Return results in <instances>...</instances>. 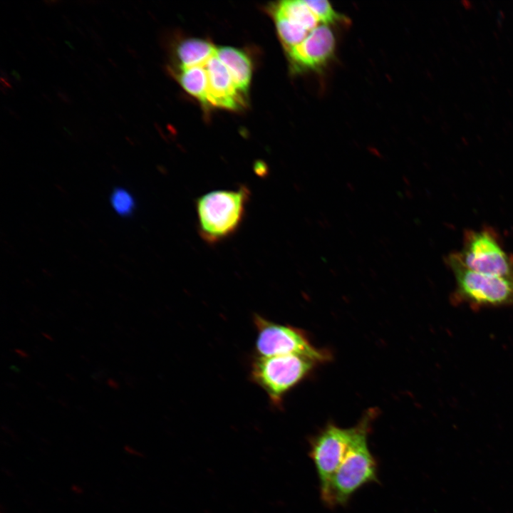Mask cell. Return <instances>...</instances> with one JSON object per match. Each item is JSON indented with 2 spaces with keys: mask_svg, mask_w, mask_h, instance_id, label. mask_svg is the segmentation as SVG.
Here are the masks:
<instances>
[{
  "mask_svg": "<svg viewBox=\"0 0 513 513\" xmlns=\"http://www.w3.org/2000/svg\"><path fill=\"white\" fill-rule=\"evenodd\" d=\"M377 415L375 409L363 415L361 429L338 468L331 477L326 491L321 494L325 504L330 507L343 506L365 484L378 482V466L371 453L368 437Z\"/></svg>",
  "mask_w": 513,
  "mask_h": 513,
  "instance_id": "1",
  "label": "cell"
},
{
  "mask_svg": "<svg viewBox=\"0 0 513 513\" xmlns=\"http://www.w3.org/2000/svg\"><path fill=\"white\" fill-rule=\"evenodd\" d=\"M250 192L245 186L236 190H214L196 201L199 232L209 243L232 235L243 221Z\"/></svg>",
  "mask_w": 513,
  "mask_h": 513,
  "instance_id": "2",
  "label": "cell"
},
{
  "mask_svg": "<svg viewBox=\"0 0 513 513\" xmlns=\"http://www.w3.org/2000/svg\"><path fill=\"white\" fill-rule=\"evenodd\" d=\"M445 260L455 281L452 302L477 309L513 306V276H497L473 271L462 264L455 252Z\"/></svg>",
  "mask_w": 513,
  "mask_h": 513,
  "instance_id": "3",
  "label": "cell"
},
{
  "mask_svg": "<svg viewBox=\"0 0 513 513\" xmlns=\"http://www.w3.org/2000/svg\"><path fill=\"white\" fill-rule=\"evenodd\" d=\"M249 364L251 382L261 388L275 408H281L285 395L302 382L318 364L306 356L290 354L252 356Z\"/></svg>",
  "mask_w": 513,
  "mask_h": 513,
  "instance_id": "4",
  "label": "cell"
},
{
  "mask_svg": "<svg viewBox=\"0 0 513 513\" xmlns=\"http://www.w3.org/2000/svg\"><path fill=\"white\" fill-rule=\"evenodd\" d=\"M253 323L256 331L254 355L270 357L296 354L317 363L331 359L330 352L315 347L300 328L273 322L258 314L253 315Z\"/></svg>",
  "mask_w": 513,
  "mask_h": 513,
  "instance_id": "5",
  "label": "cell"
},
{
  "mask_svg": "<svg viewBox=\"0 0 513 513\" xmlns=\"http://www.w3.org/2000/svg\"><path fill=\"white\" fill-rule=\"evenodd\" d=\"M455 253L462 264L473 271L497 276H513V255L504 249L491 228L467 230L462 249Z\"/></svg>",
  "mask_w": 513,
  "mask_h": 513,
  "instance_id": "6",
  "label": "cell"
},
{
  "mask_svg": "<svg viewBox=\"0 0 513 513\" xmlns=\"http://www.w3.org/2000/svg\"><path fill=\"white\" fill-rule=\"evenodd\" d=\"M361 422L351 428H341L328 423L310 441L309 455L316 470L320 494L328 487L351 444L361 429Z\"/></svg>",
  "mask_w": 513,
  "mask_h": 513,
  "instance_id": "7",
  "label": "cell"
},
{
  "mask_svg": "<svg viewBox=\"0 0 513 513\" xmlns=\"http://www.w3.org/2000/svg\"><path fill=\"white\" fill-rule=\"evenodd\" d=\"M336 48V38L331 27L321 24L286 53L294 72H317L331 61Z\"/></svg>",
  "mask_w": 513,
  "mask_h": 513,
  "instance_id": "8",
  "label": "cell"
},
{
  "mask_svg": "<svg viewBox=\"0 0 513 513\" xmlns=\"http://www.w3.org/2000/svg\"><path fill=\"white\" fill-rule=\"evenodd\" d=\"M207 72V103L213 106L236 109L242 104L239 91L224 63L215 55L204 66Z\"/></svg>",
  "mask_w": 513,
  "mask_h": 513,
  "instance_id": "9",
  "label": "cell"
},
{
  "mask_svg": "<svg viewBox=\"0 0 513 513\" xmlns=\"http://www.w3.org/2000/svg\"><path fill=\"white\" fill-rule=\"evenodd\" d=\"M216 56L228 69L238 90L247 92L252 76L251 61L248 56L230 46L217 48Z\"/></svg>",
  "mask_w": 513,
  "mask_h": 513,
  "instance_id": "10",
  "label": "cell"
},
{
  "mask_svg": "<svg viewBox=\"0 0 513 513\" xmlns=\"http://www.w3.org/2000/svg\"><path fill=\"white\" fill-rule=\"evenodd\" d=\"M216 53L217 48L210 42L198 38L186 39L177 48L182 68L204 66Z\"/></svg>",
  "mask_w": 513,
  "mask_h": 513,
  "instance_id": "11",
  "label": "cell"
},
{
  "mask_svg": "<svg viewBox=\"0 0 513 513\" xmlns=\"http://www.w3.org/2000/svg\"><path fill=\"white\" fill-rule=\"evenodd\" d=\"M275 9L309 32L321 25L305 0L282 1L279 2Z\"/></svg>",
  "mask_w": 513,
  "mask_h": 513,
  "instance_id": "12",
  "label": "cell"
},
{
  "mask_svg": "<svg viewBox=\"0 0 513 513\" xmlns=\"http://www.w3.org/2000/svg\"><path fill=\"white\" fill-rule=\"evenodd\" d=\"M180 81L188 93L207 104L208 76L204 66L182 68Z\"/></svg>",
  "mask_w": 513,
  "mask_h": 513,
  "instance_id": "13",
  "label": "cell"
},
{
  "mask_svg": "<svg viewBox=\"0 0 513 513\" xmlns=\"http://www.w3.org/2000/svg\"><path fill=\"white\" fill-rule=\"evenodd\" d=\"M274 17L278 34L286 52L300 44L310 33L289 20L276 9H274Z\"/></svg>",
  "mask_w": 513,
  "mask_h": 513,
  "instance_id": "14",
  "label": "cell"
},
{
  "mask_svg": "<svg viewBox=\"0 0 513 513\" xmlns=\"http://www.w3.org/2000/svg\"><path fill=\"white\" fill-rule=\"evenodd\" d=\"M321 24L333 26L348 23V19L337 12L326 0H305Z\"/></svg>",
  "mask_w": 513,
  "mask_h": 513,
  "instance_id": "15",
  "label": "cell"
},
{
  "mask_svg": "<svg viewBox=\"0 0 513 513\" xmlns=\"http://www.w3.org/2000/svg\"><path fill=\"white\" fill-rule=\"evenodd\" d=\"M110 201L114 211L122 217L131 215L135 208L133 195L123 187H117L113 190Z\"/></svg>",
  "mask_w": 513,
  "mask_h": 513,
  "instance_id": "16",
  "label": "cell"
},
{
  "mask_svg": "<svg viewBox=\"0 0 513 513\" xmlns=\"http://www.w3.org/2000/svg\"><path fill=\"white\" fill-rule=\"evenodd\" d=\"M123 450L125 452H126L127 454H128L130 455L140 457L144 456V455L142 452H140V450L135 449V447H133L129 445H124Z\"/></svg>",
  "mask_w": 513,
  "mask_h": 513,
  "instance_id": "17",
  "label": "cell"
},
{
  "mask_svg": "<svg viewBox=\"0 0 513 513\" xmlns=\"http://www.w3.org/2000/svg\"><path fill=\"white\" fill-rule=\"evenodd\" d=\"M71 489L76 494H81L83 492V489L80 485L76 484L71 485Z\"/></svg>",
  "mask_w": 513,
  "mask_h": 513,
  "instance_id": "18",
  "label": "cell"
},
{
  "mask_svg": "<svg viewBox=\"0 0 513 513\" xmlns=\"http://www.w3.org/2000/svg\"><path fill=\"white\" fill-rule=\"evenodd\" d=\"M256 171L257 174L262 175L264 172H266V166L262 165V162H256Z\"/></svg>",
  "mask_w": 513,
  "mask_h": 513,
  "instance_id": "19",
  "label": "cell"
},
{
  "mask_svg": "<svg viewBox=\"0 0 513 513\" xmlns=\"http://www.w3.org/2000/svg\"><path fill=\"white\" fill-rule=\"evenodd\" d=\"M108 385L114 389H118L119 388V384L112 378L108 379Z\"/></svg>",
  "mask_w": 513,
  "mask_h": 513,
  "instance_id": "20",
  "label": "cell"
},
{
  "mask_svg": "<svg viewBox=\"0 0 513 513\" xmlns=\"http://www.w3.org/2000/svg\"><path fill=\"white\" fill-rule=\"evenodd\" d=\"M11 73L16 80H18V81L21 80V76L16 71L12 70Z\"/></svg>",
  "mask_w": 513,
  "mask_h": 513,
  "instance_id": "21",
  "label": "cell"
},
{
  "mask_svg": "<svg viewBox=\"0 0 513 513\" xmlns=\"http://www.w3.org/2000/svg\"><path fill=\"white\" fill-rule=\"evenodd\" d=\"M16 352L22 357L28 356V355L24 351H22L21 350L17 349V350H16Z\"/></svg>",
  "mask_w": 513,
  "mask_h": 513,
  "instance_id": "22",
  "label": "cell"
},
{
  "mask_svg": "<svg viewBox=\"0 0 513 513\" xmlns=\"http://www.w3.org/2000/svg\"><path fill=\"white\" fill-rule=\"evenodd\" d=\"M65 43H66L71 49H74V47L72 46L71 43L69 41H65Z\"/></svg>",
  "mask_w": 513,
  "mask_h": 513,
  "instance_id": "23",
  "label": "cell"
},
{
  "mask_svg": "<svg viewBox=\"0 0 513 513\" xmlns=\"http://www.w3.org/2000/svg\"><path fill=\"white\" fill-rule=\"evenodd\" d=\"M63 129H64V130H66L68 133H69L70 135H71V133L70 132V130H68L66 128L63 127Z\"/></svg>",
  "mask_w": 513,
  "mask_h": 513,
  "instance_id": "24",
  "label": "cell"
},
{
  "mask_svg": "<svg viewBox=\"0 0 513 513\" xmlns=\"http://www.w3.org/2000/svg\"><path fill=\"white\" fill-rule=\"evenodd\" d=\"M1 513H5V512H1Z\"/></svg>",
  "mask_w": 513,
  "mask_h": 513,
  "instance_id": "25",
  "label": "cell"
}]
</instances>
